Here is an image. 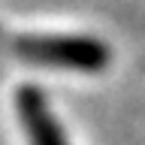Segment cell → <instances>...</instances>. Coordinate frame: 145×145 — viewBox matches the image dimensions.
Listing matches in <instances>:
<instances>
[{"label": "cell", "instance_id": "6da1fadb", "mask_svg": "<svg viewBox=\"0 0 145 145\" xmlns=\"http://www.w3.org/2000/svg\"><path fill=\"white\" fill-rule=\"evenodd\" d=\"M9 45L18 57L57 70L97 72L109 63L106 42L91 36H21V39H9Z\"/></svg>", "mask_w": 145, "mask_h": 145}, {"label": "cell", "instance_id": "7a4b0ae2", "mask_svg": "<svg viewBox=\"0 0 145 145\" xmlns=\"http://www.w3.org/2000/svg\"><path fill=\"white\" fill-rule=\"evenodd\" d=\"M15 106H18V118L30 136V145H67L52 109L45 106L42 94L36 88H18Z\"/></svg>", "mask_w": 145, "mask_h": 145}]
</instances>
